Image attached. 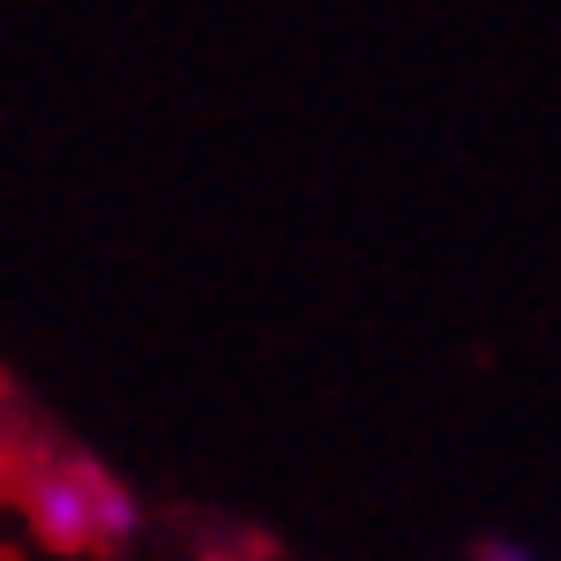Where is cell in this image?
Masks as SVG:
<instances>
[{
  "label": "cell",
  "instance_id": "6da1fadb",
  "mask_svg": "<svg viewBox=\"0 0 561 561\" xmlns=\"http://www.w3.org/2000/svg\"><path fill=\"white\" fill-rule=\"evenodd\" d=\"M23 502H31V517H38V531L53 539V547H98V539H121V531L135 524V502L98 472L90 457L45 465Z\"/></svg>",
  "mask_w": 561,
  "mask_h": 561
},
{
  "label": "cell",
  "instance_id": "7a4b0ae2",
  "mask_svg": "<svg viewBox=\"0 0 561 561\" xmlns=\"http://www.w3.org/2000/svg\"><path fill=\"white\" fill-rule=\"evenodd\" d=\"M479 561H531V547H517V539L494 531V539H479Z\"/></svg>",
  "mask_w": 561,
  "mask_h": 561
}]
</instances>
